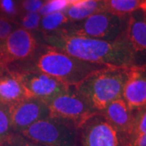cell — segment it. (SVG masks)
Returning a JSON list of instances; mask_svg holds the SVG:
<instances>
[{"mask_svg":"<svg viewBox=\"0 0 146 146\" xmlns=\"http://www.w3.org/2000/svg\"><path fill=\"white\" fill-rule=\"evenodd\" d=\"M2 146H43L34 143L31 141L27 140L20 133L15 132L12 136L8 139L3 145Z\"/></svg>","mask_w":146,"mask_h":146,"instance_id":"cell-25","label":"cell"},{"mask_svg":"<svg viewBox=\"0 0 146 146\" xmlns=\"http://www.w3.org/2000/svg\"><path fill=\"white\" fill-rule=\"evenodd\" d=\"M130 137L112 125L100 113L78 129L77 146H129Z\"/></svg>","mask_w":146,"mask_h":146,"instance_id":"cell-7","label":"cell"},{"mask_svg":"<svg viewBox=\"0 0 146 146\" xmlns=\"http://www.w3.org/2000/svg\"><path fill=\"white\" fill-rule=\"evenodd\" d=\"M129 146H130V145H129Z\"/></svg>","mask_w":146,"mask_h":146,"instance_id":"cell-31","label":"cell"},{"mask_svg":"<svg viewBox=\"0 0 146 146\" xmlns=\"http://www.w3.org/2000/svg\"><path fill=\"white\" fill-rule=\"evenodd\" d=\"M3 69H4V67H3V66H1V65H0V75H1V73L3 72Z\"/></svg>","mask_w":146,"mask_h":146,"instance_id":"cell-28","label":"cell"},{"mask_svg":"<svg viewBox=\"0 0 146 146\" xmlns=\"http://www.w3.org/2000/svg\"><path fill=\"white\" fill-rule=\"evenodd\" d=\"M29 98L18 73L4 68L0 75V102L11 106Z\"/></svg>","mask_w":146,"mask_h":146,"instance_id":"cell-14","label":"cell"},{"mask_svg":"<svg viewBox=\"0 0 146 146\" xmlns=\"http://www.w3.org/2000/svg\"><path fill=\"white\" fill-rule=\"evenodd\" d=\"M102 0H85L76 5L69 6L63 12L70 22L83 21L99 11H104Z\"/></svg>","mask_w":146,"mask_h":146,"instance_id":"cell-15","label":"cell"},{"mask_svg":"<svg viewBox=\"0 0 146 146\" xmlns=\"http://www.w3.org/2000/svg\"><path fill=\"white\" fill-rule=\"evenodd\" d=\"M70 23V21L63 11L48 14L42 17L40 24L41 34H50L59 31Z\"/></svg>","mask_w":146,"mask_h":146,"instance_id":"cell-17","label":"cell"},{"mask_svg":"<svg viewBox=\"0 0 146 146\" xmlns=\"http://www.w3.org/2000/svg\"><path fill=\"white\" fill-rule=\"evenodd\" d=\"M11 123L14 132L20 133L34 123L50 117L47 105L40 99L29 98L9 106Z\"/></svg>","mask_w":146,"mask_h":146,"instance_id":"cell-10","label":"cell"},{"mask_svg":"<svg viewBox=\"0 0 146 146\" xmlns=\"http://www.w3.org/2000/svg\"><path fill=\"white\" fill-rule=\"evenodd\" d=\"M21 13L38 12L44 4V0H16Z\"/></svg>","mask_w":146,"mask_h":146,"instance_id":"cell-23","label":"cell"},{"mask_svg":"<svg viewBox=\"0 0 146 146\" xmlns=\"http://www.w3.org/2000/svg\"><path fill=\"white\" fill-rule=\"evenodd\" d=\"M20 134L43 146H77L78 128L68 121L54 117L37 121Z\"/></svg>","mask_w":146,"mask_h":146,"instance_id":"cell-5","label":"cell"},{"mask_svg":"<svg viewBox=\"0 0 146 146\" xmlns=\"http://www.w3.org/2000/svg\"><path fill=\"white\" fill-rule=\"evenodd\" d=\"M16 23L0 15V42H3L16 29Z\"/></svg>","mask_w":146,"mask_h":146,"instance_id":"cell-24","label":"cell"},{"mask_svg":"<svg viewBox=\"0 0 146 146\" xmlns=\"http://www.w3.org/2000/svg\"><path fill=\"white\" fill-rule=\"evenodd\" d=\"M40 44L35 33L21 27L16 28L3 42H0V65L7 68L30 59Z\"/></svg>","mask_w":146,"mask_h":146,"instance_id":"cell-8","label":"cell"},{"mask_svg":"<svg viewBox=\"0 0 146 146\" xmlns=\"http://www.w3.org/2000/svg\"><path fill=\"white\" fill-rule=\"evenodd\" d=\"M46 1H50V0H46Z\"/></svg>","mask_w":146,"mask_h":146,"instance_id":"cell-30","label":"cell"},{"mask_svg":"<svg viewBox=\"0 0 146 146\" xmlns=\"http://www.w3.org/2000/svg\"><path fill=\"white\" fill-rule=\"evenodd\" d=\"M42 16L38 12H25L21 13L16 21V25L29 31L36 33L40 31V24Z\"/></svg>","mask_w":146,"mask_h":146,"instance_id":"cell-19","label":"cell"},{"mask_svg":"<svg viewBox=\"0 0 146 146\" xmlns=\"http://www.w3.org/2000/svg\"><path fill=\"white\" fill-rule=\"evenodd\" d=\"M16 72L29 96L42 100L44 102L67 91L70 87L57 79L40 72L26 71Z\"/></svg>","mask_w":146,"mask_h":146,"instance_id":"cell-9","label":"cell"},{"mask_svg":"<svg viewBox=\"0 0 146 146\" xmlns=\"http://www.w3.org/2000/svg\"><path fill=\"white\" fill-rule=\"evenodd\" d=\"M127 16H119L108 11H99L83 21L70 22L58 32L72 36L114 41L125 33Z\"/></svg>","mask_w":146,"mask_h":146,"instance_id":"cell-4","label":"cell"},{"mask_svg":"<svg viewBox=\"0 0 146 146\" xmlns=\"http://www.w3.org/2000/svg\"><path fill=\"white\" fill-rule=\"evenodd\" d=\"M42 40L50 46L86 62L115 68L136 66L135 56L125 33L116 40L106 41L56 32L42 34Z\"/></svg>","mask_w":146,"mask_h":146,"instance_id":"cell-1","label":"cell"},{"mask_svg":"<svg viewBox=\"0 0 146 146\" xmlns=\"http://www.w3.org/2000/svg\"><path fill=\"white\" fill-rule=\"evenodd\" d=\"M100 114L120 131L130 137L132 133L135 111L131 110L123 98L110 102Z\"/></svg>","mask_w":146,"mask_h":146,"instance_id":"cell-13","label":"cell"},{"mask_svg":"<svg viewBox=\"0 0 146 146\" xmlns=\"http://www.w3.org/2000/svg\"><path fill=\"white\" fill-rule=\"evenodd\" d=\"M21 12L16 0H0V15L16 24Z\"/></svg>","mask_w":146,"mask_h":146,"instance_id":"cell-20","label":"cell"},{"mask_svg":"<svg viewBox=\"0 0 146 146\" xmlns=\"http://www.w3.org/2000/svg\"><path fill=\"white\" fill-rule=\"evenodd\" d=\"M143 11V14H144V17H145V20L146 21V10L145 11Z\"/></svg>","mask_w":146,"mask_h":146,"instance_id":"cell-29","label":"cell"},{"mask_svg":"<svg viewBox=\"0 0 146 146\" xmlns=\"http://www.w3.org/2000/svg\"><path fill=\"white\" fill-rule=\"evenodd\" d=\"M130 146H146V134L131 141Z\"/></svg>","mask_w":146,"mask_h":146,"instance_id":"cell-26","label":"cell"},{"mask_svg":"<svg viewBox=\"0 0 146 146\" xmlns=\"http://www.w3.org/2000/svg\"><path fill=\"white\" fill-rule=\"evenodd\" d=\"M84 1H85V0H67V2L68 3L69 6L76 5V4H77V3H81V2H84Z\"/></svg>","mask_w":146,"mask_h":146,"instance_id":"cell-27","label":"cell"},{"mask_svg":"<svg viewBox=\"0 0 146 146\" xmlns=\"http://www.w3.org/2000/svg\"><path fill=\"white\" fill-rule=\"evenodd\" d=\"M45 103L50 110V117L68 121L78 129L86 120L98 113L74 86H70L67 91L54 96Z\"/></svg>","mask_w":146,"mask_h":146,"instance_id":"cell-6","label":"cell"},{"mask_svg":"<svg viewBox=\"0 0 146 146\" xmlns=\"http://www.w3.org/2000/svg\"><path fill=\"white\" fill-rule=\"evenodd\" d=\"M146 134V107L135 111L133 130L131 136V142ZM130 142V144H131Z\"/></svg>","mask_w":146,"mask_h":146,"instance_id":"cell-21","label":"cell"},{"mask_svg":"<svg viewBox=\"0 0 146 146\" xmlns=\"http://www.w3.org/2000/svg\"><path fill=\"white\" fill-rule=\"evenodd\" d=\"M125 36L136 59L146 58V21L143 11L138 10L127 16Z\"/></svg>","mask_w":146,"mask_h":146,"instance_id":"cell-12","label":"cell"},{"mask_svg":"<svg viewBox=\"0 0 146 146\" xmlns=\"http://www.w3.org/2000/svg\"><path fill=\"white\" fill-rule=\"evenodd\" d=\"M106 11L127 16L136 11L146 10V0H102Z\"/></svg>","mask_w":146,"mask_h":146,"instance_id":"cell-16","label":"cell"},{"mask_svg":"<svg viewBox=\"0 0 146 146\" xmlns=\"http://www.w3.org/2000/svg\"><path fill=\"white\" fill-rule=\"evenodd\" d=\"M128 68L106 67L91 74L74 88L100 113L110 102L122 98Z\"/></svg>","mask_w":146,"mask_h":146,"instance_id":"cell-3","label":"cell"},{"mask_svg":"<svg viewBox=\"0 0 146 146\" xmlns=\"http://www.w3.org/2000/svg\"><path fill=\"white\" fill-rule=\"evenodd\" d=\"M69 7L67 0H50L46 1L42 7V8L38 11V13L42 16H46L48 14H51L54 12L64 11Z\"/></svg>","mask_w":146,"mask_h":146,"instance_id":"cell-22","label":"cell"},{"mask_svg":"<svg viewBox=\"0 0 146 146\" xmlns=\"http://www.w3.org/2000/svg\"><path fill=\"white\" fill-rule=\"evenodd\" d=\"M14 133L11 123L9 106L0 102V146L3 145Z\"/></svg>","mask_w":146,"mask_h":146,"instance_id":"cell-18","label":"cell"},{"mask_svg":"<svg viewBox=\"0 0 146 146\" xmlns=\"http://www.w3.org/2000/svg\"><path fill=\"white\" fill-rule=\"evenodd\" d=\"M106 67L107 66L79 59L63 50L41 43L30 59L12 64L7 68L15 72H40L57 79L66 85L75 86L91 74Z\"/></svg>","mask_w":146,"mask_h":146,"instance_id":"cell-2","label":"cell"},{"mask_svg":"<svg viewBox=\"0 0 146 146\" xmlns=\"http://www.w3.org/2000/svg\"><path fill=\"white\" fill-rule=\"evenodd\" d=\"M122 98L133 111L146 107V65L128 68Z\"/></svg>","mask_w":146,"mask_h":146,"instance_id":"cell-11","label":"cell"}]
</instances>
